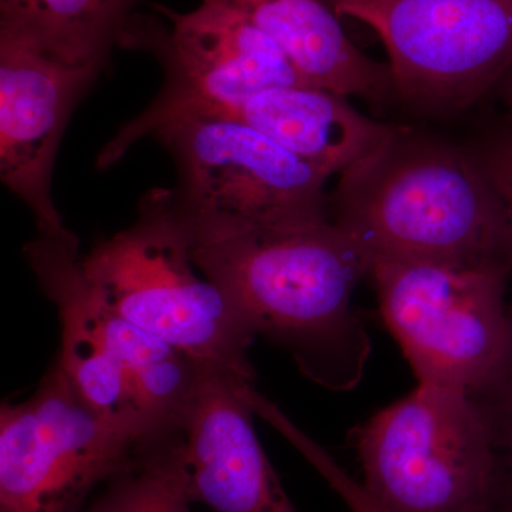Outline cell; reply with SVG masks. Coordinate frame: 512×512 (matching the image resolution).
<instances>
[{
  "mask_svg": "<svg viewBox=\"0 0 512 512\" xmlns=\"http://www.w3.org/2000/svg\"><path fill=\"white\" fill-rule=\"evenodd\" d=\"M191 248L187 229L154 190L131 227L82 256V272L110 311L208 370L254 384L248 350L255 335L194 264Z\"/></svg>",
  "mask_w": 512,
  "mask_h": 512,
  "instance_id": "cell-3",
  "label": "cell"
},
{
  "mask_svg": "<svg viewBox=\"0 0 512 512\" xmlns=\"http://www.w3.org/2000/svg\"><path fill=\"white\" fill-rule=\"evenodd\" d=\"M192 259L254 335L284 346L313 382L355 389L372 340L352 308L370 259L332 221L192 241Z\"/></svg>",
  "mask_w": 512,
  "mask_h": 512,
  "instance_id": "cell-1",
  "label": "cell"
},
{
  "mask_svg": "<svg viewBox=\"0 0 512 512\" xmlns=\"http://www.w3.org/2000/svg\"><path fill=\"white\" fill-rule=\"evenodd\" d=\"M156 8L167 25L134 13L117 46L156 56L163 89L103 147L100 170L119 163L134 144L175 117L217 116L264 90L308 84L268 36L228 6L202 0L188 13Z\"/></svg>",
  "mask_w": 512,
  "mask_h": 512,
  "instance_id": "cell-5",
  "label": "cell"
},
{
  "mask_svg": "<svg viewBox=\"0 0 512 512\" xmlns=\"http://www.w3.org/2000/svg\"><path fill=\"white\" fill-rule=\"evenodd\" d=\"M332 222L376 259L504 262L501 221L477 154L397 127L340 174ZM507 265V264H505Z\"/></svg>",
  "mask_w": 512,
  "mask_h": 512,
  "instance_id": "cell-2",
  "label": "cell"
},
{
  "mask_svg": "<svg viewBox=\"0 0 512 512\" xmlns=\"http://www.w3.org/2000/svg\"><path fill=\"white\" fill-rule=\"evenodd\" d=\"M275 43L306 83L380 103L396 96L389 64L360 52L323 0H212Z\"/></svg>",
  "mask_w": 512,
  "mask_h": 512,
  "instance_id": "cell-14",
  "label": "cell"
},
{
  "mask_svg": "<svg viewBox=\"0 0 512 512\" xmlns=\"http://www.w3.org/2000/svg\"><path fill=\"white\" fill-rule=\"evenodd\" d=\"M323 2L375 30L396 96L417 109H466L512 69V0Z\"/></svg>",
  "mask_w": 512,
  "mask_h": 512,
  "instance_id": "cell-8",
  "label": "cell"
},
{
  "mask_svg": "<svg viewBox=\"0 0 512 512\" xmlns=\"http://www.w3.org/2000/svg\"><path fill=\"white\" fill-rule=\"evenodd\" d=\"M274 427L318 471L350 512H390L366 490L363 483L346 473L325 448L303 433L285 413L276 417Z\"/></svg>",
  "mask_w": 512,
  "mask_h": 512,
  "instance_id": "cell-18",
  "label": "cell"
},
{
  "mask_svg": "<svg viewBox=\"0 0 512 512\" xmlns=\"http://www.w3.org/2000/svg\"><path fill=\"white\" fill-rule=\"evenodd\" d=\"M498 86H500L501 94H503L505 103H507L508 107H510L512 117V69L510 72L505 74L504 79L501 80Z\"/></svg>",
  "mask_w": 512,
  "mask_h": 512,
  "instance_id": "cell-21",
  "label": "cell"
},
{
  "mask_svg": "<svg viewBox=\"0 0 512 512\" xmlns=\"http://www.w3.org/2000/svg\"><path fill=\"white\" fill-rule=\"evenodd\" d=\"M194 503L183 436L174 430L148 441L136 466L113 478L87 512H192Z\"/></svg>",
  "mask_w": 512,
  "mask_h": 512,
  "instance_id": "cell-16",
  "label": "cell"
},
{
  "mask_svg": "<svg viewBox=\"0 0 512 512\" xmlns=\"http://www.w3.org/2000/svg\"><path fill=\"white\" fill-rule=\"evenodd\" d=\"M477 156L500 212L501 259L512 269V130L497 138Z\"/></svg>",
  "mask_w": 512,
  "mask_h": 512,
  "instance_id": "cell-19",
  "label": "cell"
},
{
  "mask_svg": "<svg viewBox=\"0 0 512 512\" xmlns=\"http://www.w3.org/2000/svg\"><path fill=\"white\" fill-rule=\"evenodd\" d=\"M468 394L498 453L512 454V302L503 352L487 376Z\"/></svg>",
  "mask_w": 512,
  "mask_h": 512,
  "instance_id": "cell-17",
  "label": "cell"
},
{
  "mask_svg": "<svg viewBox=\"0 0 512 512\" xmlns=\"http://www.w3.org/2000/svg\"><path fill=\"white\" fill-rule=\"evenodd\" d=\"M484 512H512V454H497L493 485Z\"/></svg>",
  "mask_w": 512,
  "mask_h": 512,
  "instance_id": "cell-20",
  "label": "cell"
},
{
  "mask_svg": "<svg viewBox=\"0 0 512 512\" xmlns=\"http://www.w3.org/2000/svg\"><path fill=\"white\" fill-rule=\"evenodd\" d=\"M156 437L94 413L56 360L28 400L2 404L0 512H79L101 481L131 470Z\"/></svg>",
  "mask_w": 512,
  "mask_h": 512,
  "instance_id": "cell-9",
  "label": "cell"
},
{
  "mask_svg": "<svg viewBox=\"0 0 512 512\" xmlns=\"http://www.w3.org/2000/svg\"><path fill=\"white\" fill-rule=\"evenodd\" d=\"M366 490L390 512H484L498 451L466 392L417 383L357 433Z\"/></svg>",
  "mask_w": 512,
  "mask_h": 512,
  "instance_id": "cell-6",
  "label": "cell"
},
{
  "mask_svg": "<svg viewBox=\"0 0 512 512\" xmlns=\"http://www.w3.org/2000/svg\"><path fill=\"white\" fill-rule=\"evenodd\" d=\"M101 72L0 30V178L32 211L37 238L79 241L53 201V170L70 117Z\"/></svg>",
  "mask_w": 512,
  "mask_h": 512,
  "instance_id": "cell-10",
  "label": "cell"
},
{
  "mask_svg": "<svg viewBox=\"0 0 512 512\" xmlns=\"http://www.w3.org/2000/svg\"><path fill=\"white\" fill-rule=\"evenodd\" d=\"M215 117L247 124L332 177L373 153L397 128L363 116L348 97L311 84L264 90Z\"/></svg>",
  "mask_w": 512,
  "mask_h": 512,
  "instance_id": "cell-13",
  "label": "cell"
},
{
  "mask_svg": "<svg viewBox=\"0 0 512 512\" xmlns=\"http://www.w3.org/2000/svg\"><path fill=\"white\" fill-rule=\"evenodd\" d=\"M26 259L43 291L55 302L62 326V348L57 363L94 413L104 420L156 437L158 429L141 410L127 377L111 353L99 303L82 272L79 241L35 238L25 247Z\"/></svg>",
  "mask_w": 512,
  "mask_h": 512,
  "instance_id": "cell-12",
  "label": "cell"
},
{
  "mask_svg": "<svg viewBox=\"0 0 512 512\" xmlns=\"http://www.w3.org/2000/svg\"><path fill=\"white\" fill-rule=\"evenodd\" d=\"M151 137L177 167V187L158 194L191 241L332 221V175L241 121L185 114Z\"/></svg>",
  "mask_w": 512,
  "mask_h": 512,
  "instance_id": "cell-4",
  "label": "cell"
},
{
  "mask_svg": "<svg viewBox=\"0 0 512 512\" xmlns=\"http://www.w3.org/2000/svg\"><path fill=\"white\" fill-rule=\"evenodd\" d=\"M512 269L504 262L376 259L380 311L417 382L470 392L503 352Z\"/></svg>",
  "mask_w": 512,
  "mask_h": 512,
  "instance_id": "cell-7",
  "label": "cell"
},
{
  "mask_svg": "<svg viewBox=\"0 0 512 512\" xmlns=\"http://www.w3.org/2000/svg\"><path fill=\"white\" fill-rule=\"evenodd\" d=\"M137 0H0V30L74 64L106 69Z\"/></svg>",
  "mask_w": 512,
  "mask_h": 512,
  "instance_id": "cell-15",
  "label": "cell"
},
{
  "mask_svg": "<svg viewBox=\"0 0 512 512\" xmlns=\"http://www.w3.org/2000/svg\"><path fill=\"white\" fill-rule=\"evenodd\" d=\"M207 370L180 423L195 503L212 512H298L256 436L248 390Z\"/></svg>",
  "mask_w": 512,
  "mask_h": 512,
  "instance_id": "cell-11",
  "label": "cell"
}]
</instances>
